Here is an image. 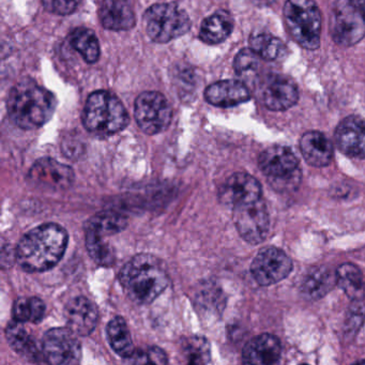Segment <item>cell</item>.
I'll list each match as a JSON object with an SVG mask.
<instances>
[{
  "label": "cell",
  "instance_id": "2e32d148",
  "mask_svg": "<svg viewBox=\"0 0 365 365\" xmlns=\"http://www.w3.org/2000/svg\"><path fill=\"white\" fill-rule=\"evenodd\" d=\"M335 142L341 153L350 158L365 159V120L359 116L344 119L335 131Z\"/></svg>",
  "mask_w": 365,
  "mask_h": 365
},
{
  "label": "cell",
  "instance_id": "d6986e66",
  "mask_svg": "<svg viewBox=\"0 0 365 365\" xmlns=\"http://www.w3.org/2000/svg\"><path fill=\"white\" fill-rule=\"evenodd\" d=\"M205 99L219 108H232L249 101L251 93L240 81H220L206 89Z\"/></svg>",
  "mask_w": 365,
  "mask_h": 365
},
{
  "label": "cell",
  "instance_id": "1f68e13d",
  "mask_svg": "<svg viewBox=\"0 0 365 365\" xmlns=\"http://www.w3.org/2000/svg\"><path fill=\"white\" fill-rule=\"evenodd\" d=\"M86 232L87 251L93 260L101 266H112L115 262V252L110 243L104 240L106 237L93 232Z\"/></svg>",
  "mask_w": 365,
  "mask_h": 365
},
{
  "label": "cell",
  "instance_id": "30bf717a",
  "mask_svg": "<svg viewBox=\"0 0 365 365\" xmlns=\"http://www.w3.org/2000/svg\"><path fill=\"white\" fill-rule=\"evenodd\" d=\"M42 352L51 364H76L82 358V345L71 329H51L44 334Z\"/></svg>",
  "mask_w": 365,
  "mask_h": 365
},
{
  "label": "cell",
  "instance_id": "ffe728a7",
  "mask_svg": "<svg viewBox=\"0 0 365 365\" xmlns=\"http://www.w3.org/2000/svg\"><path fill=\"white\" fill-rule=\"evenodd\" d=\"M300 149L307 164L314 168H324L333 158L332 143L322 132L309 131L303 134Z\"/></svg>",
  "mask_w": 365,
  "mask_h": 365
},
{
  "label": "cell",
  "instance_id": "603a6c76",
  "mask_svg": "<svg viewBox=\"0 0 365 365\" xmlns=\"http://www.w3.org/2000/svg\"><path fill=\"white\" fill-rule=\"evenodd\" d=\"M6 336L9 345L24 358L38 362L41 359V356H43L42 349H39L37 341L29 330L23 326L22 322L14 320V322L8 324Z\"/></svg>",
  "mask_w": 365,
  "mask_h": 365
},
{
  "label": "cell",
  "instance_id": "8992f818",
  "mask_svg": "<svg viewBox=\"0 0 365 365\" xmlns=\"http://www.w3.org/2000/svg\"><path fill=\"white\" fill-rule=\"evenodd\" d=\"M258 164L275 191H294L300 185L299 160L288 147H269L260 155Z\"/></svg>",
  "mask_w": 365,
  "mask_h": 365
},
{
  "label": "cell",
  "instance_id": "836d02e7",
  "mask_svg": "<svg viewBox=\"0 0 365 365\" xmlns=\"http://www.w3.org/2000/svg\"><path fill=\"white\" fill-rule=\"evenodd\" d=\"M129 363H153V364H166L168 362L165 352L159 347H150L147 351H134L129 358Z\"/></svg>",
  "mask_w": 365,
  "mask_h": 365
},
{
  "label": "cell",
  "instance_id": "e575fe53",
  "mask_svg": "<svg viewBox=\"0 0 365 365\" xmlns=\"http://www.w3.org/2000/svg\"><path fill=\"white\" fill-rule=\"evenodd\" d=\"M82 3V0H42V5L48 11L57 16H68Z\"/></svg>",
  "mask_w": 365,
  "mask_h": 365
},
{
  "label": "cell",
  "instance_id": "d590c367",
  "mask_svg": "<svg viewBox=\"0 0 365 365\" xmlns=\"http://www.w3.org/2000/svg\"><path fill=\"white\" fill-rule=\"evenodd\" d=\"M350 3L363 14L365 18V0H349Z\"/></svg>",
  "mask_w": 365,
  "mask_h": 365
},
{
  "label": "cell",
  "instance_id": "7c38bea8",
  "mask_svg": "<svg viewBox=\"0 0 365 365\" xmlns=\"http://www.w3.org/2000/svg\"><path fill=\"white\" fill-rule=\"evenodd\" d=\"M292 270L289 256L274 247H264L254 258L251 272L260 286H270L279 283L288 277Z\"/></svg>",
  "mask_w": 365,
  "mask_h": 365
},
{
  "label": "cell",
  "instance_id": "f546056e",
  "mask_svg": "<svg viewBox=\"0 0 365 365\" xmlns=\"http://www.w3.org/2000/svg\"><path fill=\"white\" fill-rule=\"evenodd\" d=\"M180 352L185 362L189 364H207L211 360L210 344L208 339L198 335L182 339Z\"/></svg>",
  "mask_w": 365,
  "mask_h": 365
},
{
  "label": "cell",
  "instance_id": "52a82bcc",
  "mask_svg": "<svg viewBox=\"0 0 365 365\" xmlns=\"http://www.w3.org/2000/svg\"><path fill=\"white\" fill-rule=\"evenodd\" d=\"M146 31L153 41L168 43L189 31L191 22L187 12L172 4H157L144 16Z\"/></svg>",
  "mask_w": 365,
  "mask_h": 365
},
{
  "label": "cell",
  "instance_id": "5bb4252c",
  "mask_svg": "<svg viewBox=\"0 0 365 365\" xmlns=\"http://www.w3.org/2000/svg\"><path fill=\"white\" fill-rule=\"evenodd\" d=\"M29 180L42 189L63 191L71 187L74 173L70 166L51 158L38 160L29 170Z\"/></svg>",
  "mask_w": 365,
  "mask_h": 365
},
{
  "label": "cell",
  "instance_id": "3957f363",
  "mask_svg": "<svg viewBox=\"0 0 365 365\" xmlns=\"http://www.w3.org/2000/svg\"><path fill=\"white\" fill-rule=\"evenodd\" d=\"M10 118L21 129L34 130L46 125L54 114L56 99L33 80L19 83L8 97Z\"/></svg>",
  "mask_w": 365,
  "mask_h": 365
},
{
  "label": "cell",
  "instance_id": "d4e9b609",
  "mask_svg": "<svg viewBox=\"0 0 365 365\" xmlns=\"http://www.w3.org/2000/svg\"><path fill=\"white\" fill-rule=\"evenodd\" d=\"M336 284L351 300L358 301L365 296V283L363 281L362 272L354 264L346 262L339 267L336 271Z\"/></svg>",
  "mask_w": 365,
  "mask_h": 365
},
{
  "label": "cell",
  "instance_id": "5b68a950",
  "mask_svg": "<svg viewBox=\"0 0 365 365\" xmlns=\"http://www.w3.org/2000/svg\"><path fill=\"white\" fill-rule=\"evenodd\" d=\"M284 19L292 39L305 50H317L322 37V14L314 0H287Z\"/></svg>",
  "mask_w": 365,
  "mask_h": 365
},
{
  "label": "cell",
  "instance_id": "6da1fadb",
  "mask_svg": "<svg viewBox=\"0 0 365 365\" xmlns=\"http://www.w3.org/2000/svg\"><path fill=\"white\" fill-rule=\"evenodd\" d=\"M68 240V232L58 224L38 226L21 239L16 249V260L27 272L50 270L63 258Z\"/></svg>",
  "mask_w": 365,
  "mask_h": 365
},
{
  "label": "cell",
  "instance_id": "f1b7e54d",
  "mask_svg": "<svg viewBox=\"0 0 365 365\" xmlns=\"http://www.w3.org/2000/svg\"><path fill=\"white\" fill-rule=\"evenodd\" d=\"M70 43L73 46L74 50L82 55L87 63H93L99 59V41L91 29H84V27L74 29L70 35Z\"/></svg>",
  "mask_w": 365,
  "mask_h": 365
},
{
  "label": "cell",
  "instance_id": "4316f807",
  "mask_svg": "<svg viewBox=\"0 0 365 365\" xmlns=\"http://www.w3.org/2000/svg\"><path fill=\"white\" fill-rule=\"evenodd\" d=\"M127 225V217L123 213L117 211H101L87 222L85 230L108 237L119 234L125 230Z\"/></svg>",
  "mask_w": 365,
  "mask_h": 365
},
{
  "label": "cell",
  "instance_id": "8d00e7d4",
  "mask_svg": "<svg viewBox=\"0 0 365 365\" xmlns=\"http://www.w3.org/2000/svg\"><path fill=\"white\" fill-rule=\"evenodd\" d=\"M275 1L277 0H253V3L259 6V7H269V6L273 5Z\"/></svg>",
  "mask_w": 365,
  "mask_h": 365
},
{
  "label": "cell",
  "instance_id": "d6a6232c",
  "mask_svg": "<svg viewBox=\"0 0 365 365\" xmlns=\"http://www.w3.org/2000/svg\"><path fill=\"white\" fill-rule=\"evenodd\" d=\"M258 56L251 48L240 51L235 57L234 68L238 76H245L253 73L258 68Z\"/></svg>",
  "mask_w": 365,
  "mask_h": 365
},
{
  "label": "cell",
  "instance_id": "cb8c5ba5",
  "mask_svg": "<svg viewBox=\"0 0 365 365\" xmlns=\"http://www.w3.org/2000/svg\"><path fill=\"white\" fill-rule=\"evenodd\" d=\"M234 29V20L224 10L207 18L200 27V38L207 44H219L225 41Z\"/></svg>",
  "mask_w": 365,
  "mask_h": 365
},
{
  "label": "cell",
  "instance_id": "44dd1931",
  "mask_svg": "<svg viewBox=\"0 0 365 365\" xmlns=\"http://www.w3.org/2000/svg\"><path fill=\"white\" fill-rule=\"evenodd\" d=\"M100 19L102 25L110 31H128L135 25V14L127 0H104Z\"/></svg>",
  "mask_w": 365,
  "mask_h": 365
},
{
  "label": "cell",
  "instance_id": "7402d4cb",
  "mask_svg": "<svg viewBox=\"0 0 365 365\" xmlns=\"http://www.w3.org/2000/svg\"><path fill=\"white\" fill-rule=\"evenodd\" d=\"M336 284V274L326 267H316L312 269L301 284V294L303 298L309 301L324 298Z\"/></svg>",
  "mask_w": 365,
  "mask_h": 365
},
{
  "label": "cell",
  "instance_id": "4dcf8cb0",
  "mask_svg": "<svg viewBox=\"0 0 365 365\" xmlns=\"http://www.w3.org/2000/svg\"><path fill=\"white\" fill-rule=\"evenodd\" d=\"M12 314L16 322H22V324L24 322L39 324L46 314V305L43 301L37 297H23L14 302Z\"/></svg>",
  "mask_w": 365,
  "mask_h": 365
},
{
  "label": "cell",
  "instance_id": "484cf974",
  "mask_svg": "<svg viewBox=\"0 0 365 365\" xmlns=\"http://www.w3.org/2000/svg\"><path fill=\"white\" fill-rule=\"evenodd\" d=\"M106 335L110 347L121 358L128 359L135 351L129 328L123 317L117 316L108 322Z\"/></svg>",
  "mask_w": 365,
  "mask_h": 365
},
{
  "label": "cell",
  "instance_id": "ba28073f",
  "mask_svg": "<svg viewBox=\"0 0 365 365\" xmlns=\"http://www.w3.org/2000/svg\"><path fill=\"white\" fill-rule=\"evenodd\" d=\"M138 127L149 135L161 133L172 120V108L166 98L157 91H146L136 99L134 108Z\"/></svg>",
  "mask_w": 365,
  "mask_h": 365
},
{
  "label": "cell",
  "instance_id": "4fadbf2b",
  "mask_svg": "<svg viewBox=\"0 0 365 365\" xmlns=\"http://www.w3.org/2000/svg\"><path fill=\"white\" fill-rule=\"evenodd\" d=\"M260 100L269 110L284 112L298 102V87L292 78L286 76H268L260 87Z\"/></svg>",
  "mask_w": 365,
  "mask_h": 365
},
{
  "label": "cell",
  "instance_id": "8fae6325",
  "mask_svg": "<svg viewBox=\"0 0 365 365\" xmlns=\"http://www.w3.org/2000/svg\"><path fill=\"white\" fill-rule=\"evenodd\" d=\"M234 221L239 234L247 243L259 245L266 240L270 217L262 198L234 208Z\"/></svg>",
  "mask_w": 365,
  "mask_h": 365
},
{
  "label": "cell",
  "instance_id": "e0dca14e",
  "mask_svg": "<svg viewBox=\"0 0 365 365\" xmlns=\"http://www.w3.org/2000/svg\"><path fill=\"white\" fill-rule=\"evenodd\" d=\"M66 319L68 327L81 336L91 334L99 319V312L95 303L87 297H76L66 305Z\"/></svg>",
  "mask_w": 365,
  "mask_h": 365
},
{
  "label": "cell",
  "instance_id": "ac0fdd59",
  "mask_svg": "<svg viewBox=\"0 0 365 365\" xmlns=\"http://www.w3.org/2000/svg\"><path fill=\"white\" fill-rule=\"evenodd\" d=\"M282 345L275 335L264 333L247 341L243 348V362L247 364L271 365L279 362Z\"/></svg>",
  "mask_w": 365,
  "mask_h": 365
},
{
  "label": "cell",
  "instance_id": "277c9868",
  "mask_svg": "<svg viewBox=\"0 0 365 365\" xmlns=\"http://www.w3.org/2000/svg\"><path fill=\"white\" fill-rule=\"evenodd\" d=\"M83 123L91 133L98 136H110L123 131L129 116L118 98L108 91L91 93L85 104Z\"/></svg>",
  "mask_w": 365,
  "mask_h": 365
},
{
  "label": "cell",
  "instance_id": "9c48e42d",
  "mask_svg": "<svg viewBox=\"0 0 365 365\" xmlns=\"http://www.w3.org/2000/svg\"><path fill=\"white\" fill-rule=\"evenodd\" d=\"M330 29L337 44L352 46L364 38L365 18L349 0H339L333 10Z\"/></svg>",
  "mask_w": 365,
  "mask_h": 365
},
{
  "label": "cell",
  "instance_id": "7a4b0ae2",
  "mask_svg": "<svg viewBox=\"0 0 365 365\" xmlns=\"http://www.w3.org/2000/svg\"><path fill=\"white\" fill-rule=\"evenodd\" d=\"M119 281L131 300L138 304H149L168 287V274L159 258L138 254L121 269Z\"/></svg>",
  "mask_w": 365,
  "mask_h": 365
},
{
  "label": "cell",
  "instance_id": "9a60e30c",
  "mask_svg": "<svg viewBox=\"0 0 365 365\" xmlns=\"http://www.w3.org/2000/svg\"><path fill=\"white\" fill-rule=\"evenodd\" d=\"M262 187L257 179L247 173L232 175L220 189V200L236 208L262 198Z\"/></svg>",
  "mask_w": 365,
  "mask_h": 365
},
{
  "label": "cell",
  "instance_id": "83f0119b",
  "mask_svg": "<svg viewBox=\"0 0 365 365\" xmlns=\"http://www.w3.org/2000/svg\"><path fill=\"white\" fill-rule=\"evenodd\" d=\"M250 48L260 58L267 61H277L287 54L285 44L279 38L266 33L254 34L250 38Z\"/></svg>",
  "mask_w": 365,
  "mask_h": 365
}]
</instances>
